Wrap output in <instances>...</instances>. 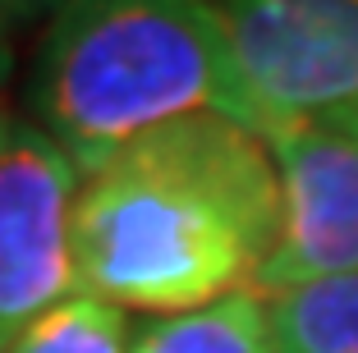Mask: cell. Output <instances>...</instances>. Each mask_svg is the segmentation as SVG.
<instances>
[{"mask_svg":"<svg viewBox=\"0 0 358 353\" xmlns=\"http://www.w3.org/2000/svg\"><path fill=\"white\" fill-rule=\"evenodd\" d=\"M78 166L19 110H0V353L42 312L74 298Z\"/></svg>","mask_w":358,"mask_h":353,"instance_id":"obj_3","label":"cell"},{"mask_svg":"<svg viewBox=\"0 0 358 353\" xmlns=\"http://www.w3.org/2000/svg\"><path fill=\"white\" fill-rule=\"evenodd\" d=\"M129 322L124 308L101 303L92 294L55 303L42 312L5 353H129Z\"/></svg>","mask_w":358,"mask_h":353,"instance_id":"obj_8","label":"cell"},{"mask_svg":"<svg viewBox=\"0 0 358 353\" xmlns=\"http://www.w3.org/2000/svg\"><path fill=\"white\" fill-rule=\"evenodd\" d=\"M262 298L275 353H358V271Z\"/></svg>","mask_w":358,"mask_h":353,"instance_id":"obj_7","label":"cell"},{"mask_svg":"<svg viewBox=\"0 0 358 353\" xmlns=\"http://www.w3.org/2000/svg\"><path fill=\"white\" fill-rule=\"evenodd\" d=\"M14 28H19V14H14L10 0H0V83L14 69Z\"/></svg>","mask_w":358,"mask_h":353,"instance_id":"obj_9","label":"cell"},{"mask_svg":"<svg viewBox=\"0 0 358 353\" xmlns=\"http://www.w3.org/2000/svg\"><path fill=\"white\" fill-rule=\"evenodd\" d=\"M271 120H322L358 96V0H216Z\"/></svg>","mask_w":358,"mask_h":353,"instance_id":"obj_4","label":"cell"},{"mask_svg":"<svg viewBox=\"0 0 358 353\" xmlns=\"http://www.w3.org/2000/svg\"><path fill=\"white\" fill-rule=\"evenodd\" d=\"M10 5H14V14H19V23H23V19H37V14H55L64 0H10Z\"/></svg>","mask_w":358,"mask_h":353,"instance_id":"obj_10","label":"cell"},{"mask_svg":"<svg viewBox=\"0 0 358 353\" xmlns=\"http://www.w3.org/2000/svg\"><path fill=\"white\" fill-rule=\"evenodd\" d=\"M184 115L271 134L216 0H64L32 60L28 120L78 175Z\"/></svg>","mask_w":358,"mask_h":353,"instance_id":"obj_2","label":"cell"},{"mask_svg":"<svg viewBox=\"0 0 358 353\" xmlns=\"http://www.w3.org/2000/svg\"><path fill=\"white\" fill-rule=\"evenodd\" d=\"M322 120H331L336 129H345V134H354L358 138V96L354 101H345L340 110H331V115H322Z\"/></svg>","mask_w":358,"mask_h":353,"instance_id":"obj_11","label":"cell"},{"mask_svg":"<svg viewBox=\"0 0 358 353\" xmlns=\"http://www.w3.org/2000/svg\"><path fill=\"white\" fill-rule=\"evenodd\" d=\"M78 294L193 312L257 289L280 239V170L253 129L184 115L120 147L74 198Z\"/></svg>","mask_w":358,"mask_h":353,"instance_id":"obj_1","label":"cell"},{"mask_svg":"<svg viewBox=\"0 0 358 353\" xmlns=\"http://www.w3.org/2000/svg\"><path fill=\"white\" fill-rule=\"evenodd\" d=\"M266 147L280 170V239L257 294L358 271V138L331 120H275Z\"/></svg>","mask_w":358,"mask_h":353,"instance_id":"obj_5","label":"cell"},{"mask_svg":"<svg viewBox=\"0 0 358 353\" xmlns=\"http://www.w3.org/2000/svg\"><path fill=\"white\" fill-rule=\"evenodd\" d=\"M129 353H275L266 298L243 289L207 308L143 322Z\"/></svg>","mask_w":358,"mask_h":353,"instance_id":"obj_6","label":"cell"}]
</instances>
